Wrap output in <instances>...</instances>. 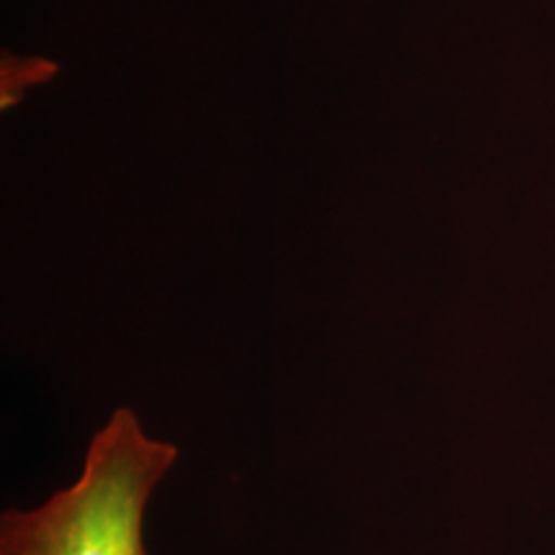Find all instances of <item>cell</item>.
Segmentation results:
<instances>
[{
    "label": "cell",
    "instance_id": "cell-2",
    "mask_svg": "<svg viewBox=\"0 0 555 555\" xmlns=\"http://www.w3.org/2000/svg\"><path fill=\"white\" fill-rule=\"evenodd\" d=\"M60 67L44 57H21V54H5L0 62V108H16L26 101L34 88L47 86L57 78Z\"/></svg>",
    "mask_w": 555,
    "mask_h": 555
},
{
    "label": "cell",
    "instance_id": "cell-1",
    "mask_svg": "<svg viewBox=\"0 0 555 555\" xmlns=\"http://www.w3.org/2000/svg\"><path fill=\"white\" fill-rule=\"evenodd\" d=\"M176 461V446L116 409L90 437L73 483L34 509L3 512L0 555H147L144 512Z\"/></svg>",
    "mask_w": 555,
    "mask_h": 555
}]
</instances>
